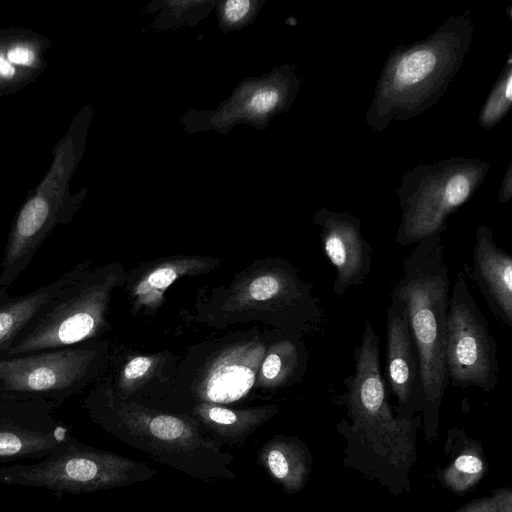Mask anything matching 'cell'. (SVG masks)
Here are the masks:
<instances>
[{
  "label": "cell",
  "mask_w": 512,
  "mask_h": 512,
  "mask_svg": "<svg viewBox=\"0 0 512 512\" xmlns=\"http://www.w3.org/2000/svg\"><path fill=\"white\" fill-rule=\"evenodd\" d=\"M473 33L467 12L449 17L424 39L394 48L376 83L367 125L380 132L436 104L462 66Z\"/></svg>",
  "instance_id": "1"
},
{
  "label": "cell",
  "mask_w": 512,
  "mask_h": 512,
  "mask_svg": "<svg viewBox=\"0 0 512 512\" xmlns=\"http://www.w3.org/2000/svg\"><path fill=\"white\" fill-rule=\"evenodd\" d=\"M403 260V274L391 294L404 301L416 350L421 401L425 410L436 409L449 381L445 362L449 269L442 234L415 244Z\"/></svg>",
  "instance_id": "2"
},
{
  "label": "cell",
  "mask_w": 512,
  "mask_h": 512,
  "mask_svg": "<svg viewBox=\"0 0 512 512\" xmlns=\"http://www.w3.org/2000/svg\"><path fill=\"white\" fill-rule=\"evenodd\" d=\"M85 405L91 418L108 433L162 465L207 482L236 478L231 469L233 455L190 419L128 411L100 393L90 395Z\"/></svg>",
  "instance_id": "3"
},
{
  "label": "cell",
  "mask_w": 512,
  "mask_h": 512,
  "mask_svg": "<svg viewBox=\"0 0 512 512\" xmlns=\"http://www.w3.org/2000/svg\"><path fill=\"white\" fill-rule=\"evenodd\" d=\"M488 171L487 161L457 157L420 164L406 173L396 190L401 209L396 242L410 246L442 234L450 215L474 195Z\"/></svg>",
  "instance_id": "4"
},
{
  "label": "cell",
  "mask_w": 512,
  "mask_h": 512,
  "mask_svg": "<svg viewBox=\"0 0 512 512\" xmlns=\"http://www.w3.org/2000/svg\"><path fill=\"white\" fill-rule=\"evenodd\" d=\"M156 474L145 463L87 445L72 435L37 462L0 466V483L80 494L127 487Z\"/></svg>",
  "instance_id": "5"
},
{
  "label": "cell",
  "mask_w": 512,
  "mask_h": 512,
  "mask_svg": "<svg viewBox=\"0 0 512 512\" xmlns=\"http://www.w3.org/2000/svg\"><path fill=\"white\" fill-rule=\"evenodd\" d=\"M497 343L465 276L458 272L447 302L445 362L449 384L492 391L499 378Z\"/></svg>",
  "instance_id": "6"
},
{
  "label": "cell",
  "mask_w": 512,
  "mask_h": 512,
  "mask_svg": "<svg viewBox=\"0 0 512 512\" xmlns=\"http://www.w3.org/2000/svg\"><path fill=\"white\" fill-rule=\"evenodd\" d=\"M97 347H70L0 358V395L43 399L62 405L81 391L93 374Z\"/></svg>",
  "instance_id": "7"
},
{
  "label": "cell",
  "mask_w": 512,
  "mask_h": 512,
  "mask_svg": "<svg viewBox=\"0 0 512 512\" xmlns=\"http://www.w3.org/2000/svg\"><path fill=\"white\" fill-rule=\"evenodd\" d=\"M86 272L65 286L16 337L4 357L86 342L101 324L102 291Z\"/></svg>",
  "instance_id": "8"
},
{
  "label": "cell",
  "mask_w": 512,
  "mask_h": 512,
  "mask_svg": "<svg viewBox=\"0 0 512 512\" xmlns=\"http://www.w3.org/2000/svg\"><path fill=\"white\" fill-rule=\"evenodd\" d=\"M57 406L43 399L0 395V461L41 459L72 434L54 416Z\"/></svg>",
  "instance_id": "9"
},
{
  "label": "cell",
  "mask_w": 512,
  "mask_h": 512,
  "mask_svg": "<svg viewBox=\"0 0 512 512\" xmlns=\"http://www.w3.org/2000/svg\"><path fill=\"white\" fill-rule=\"evenodd\" d=\"M313 223L319 227L324 254L335 268L333 292L341 297L369 277L372 247L362 235L361 219L348 212L322 208Z\"/></svg>",
  "instance_id": "10"
},
{
  "label": "cell",
  "mask_w": 512,
  "mask_h": 512,
  "mask_svg": "<svg viewBox=\"0 0 512 512\" xmlns=\"http://www.w3.org/2000/svg\"><path fill=\"white\" fill-rule=\"evenodd\" d=\"M464 267L493 315L512 327V256L496 244L490 227H477L471 266Z\"/></svg>",
  "instance_id": "11"
},
{
  "label": "cell",
  "mask_w": 512,
  "mask_h": 512,
  "mask_svg": "<svg viewBox=\"0 0 512 512\" xmlns=\"http://www.w3.org/2000/svg\"><path fill=\"white\" fill-rule=\"evenodd\" d=\"M387 310L386 364L383 375L387 389L400 405L421 400L419 365L413 344L407 309L403 300L390 294Z\"/></svg>",
  "instance_id": "12"
},
{
  "label": "cell",
  "mask_w": 512,
  "mask_h": 512,
  "mask_svg": "<svg viewBox=\"0 0 512 512\" xmlns=\"http://www.w3.org/2000/svg\"><path fill=\"white\" fill-rule=\"evenodd\" d=\"M88 272V263H79L55 280L20 296L8 294L0 302V358L16 337L65 286Z\"/></svg>",
  "instance_id": "13"
},
{
  "label": "cell",
  "mask_w": 512,
  "mask_h": 512,
  "mask_svg": "<svg viewBox=\"0 0 512 512\" xmlns=\"http://www.w3.org/2000/svg\"><path fill=\"white\" fill-rule=\"evenodd\" d=\"M257 462L286 492L297 491L306 475V461L300 446L291 438L275 436L257 451Z\"/></svg>",
  "instance_id": "14"
},
{
  "label": "cell",
  "mask_w": 512,
  "mask_h": 512,
  "mask_svg": "<svg viewBox=\"0 0 512 512\" xmlns=\"http://www.w3.org/2000/svg\"><path fill=\"white\" fill-rule=\"evenodd\" d=\"M268 411H234L220 406H206L199 410V419L209 436L220 446L240 448L247 437L261 425Z\"/></svg>",
  "instance_id": "15"
},
{
  "label": "cell",
  "mask_w": 512,
  "mask_h": 512,
  "mask_svg": "<svg viewBox=\"0 0 512 512\" xmlns=\"http://www.w3.org/2000/svg\"><path fill=\"white\" fill-rule=\"evenodd\" d=\"M254 383L251 369L241 365L219 368L207 384L208 398L217 403L235 401L245 395Z\"/></svg>",
  "instance_id": "16"
},
{
  "label": "cell",
  "mask_w": 512,
  "mask_h": 512,
  "mask_svg": "<svg viewBox=\"0 0 512 512\" xmlns=\"http://www.w3.org/2000/svg\"><path fill=\"white\" fill-rule=\"evenodd\" d=\"M512 105V57L509 55L479 115V124L492 129L509 112Z\"/></svg>",
  "instance_id": "17"
},
{
  "label": "cell",
  "mask_w": 512,
  "mask_h": 512,
  "mask_svg": "<svg viewBox=\"0 0 512 512\" xmlns=\"http://www.w3.org/2000/svg\"><path fill=\"white\" fill-rule=\"evenodd\" d=\"M281 281L273 275L256 278L250 285L249 291L255 300H268L279 294Z\"/></svg>",
  "instance_id": "18"
},
{
  "label": "cell",
  "mask_w": 512,
  "mask_h": 512,
  "mask_svg": "<svg viewBox=\"0 0 512 512\" xmlns=\"http://www.w3.org/2000/svg\"><path fill=\"white\" fill-rule=\"evenodd\" d=\"M281 99V93L277 88H264L252 97L249 106L253 112L267 113L273 110L281 102Z\"/></svg>",
  "instance_id": "19"
},
{
  "label": "cell",
  "mask_w": 512,
  "mask_h": 512,
  "mask_svg": "<svg viewBox=\"0 0 512 512\" xmlns=\"http://www.w3.org/2000/svg\"><path fill=\"white\" fill-rule=\"evenodd\" d=\"M176 277L177 273L174 269L161 268L152 272L141 288L164 290Z\"/></svg>",
  "instance_id": "20"
},
{
  "label": "cell",
  "mask_w": 512,
  "mask_h": 512,
  "mask_svg": "<svg viewBox=\"0 0 512 512\" xmlns=\"http://www.w3.org/2000/svg\"><path fill=\"white\" fill-rule=\"evenodd\" d=\"M250 5L251 3L245 0L228 1L224 7L225 17L230 22H237L247 14Z\"/></svg>",
  "instance_id": "21"
},
{
  "label": "cell",
  "mask_w": 512,
  "mask_h": 512,
  "mask_svg": "<svg viewBox=\"0 0 512 512\" xmlns=\"http://www.w3.org/2000/svg\"><path fill=\"white\" fill-rule=\"evenodd\" d=\"M151 365L148 357L138 356L132 359L124 369V375L127 379H136L145 374Z\"/></svg>",
  "instance_id": "22"
},
{
  "label": "cell",
  "mask_w": 512,
  "mask_h": 512,
  "mask_svg": "<svg viewBox=\"0 0 512 512\" xmlns=\"http://www.w3.org/2000/svg\"><path fill=\"white\" fill-rule=\"evenodd\" d=\"M7 59L13 65H31L34 61V53L24 46H15L7 52Z\"/></svg>",
  "instance_id": "23"
},
{
  "label": "cell",
  "mask_w": 512,
  "mask_h": 512,
  "mask_svg": "<svg viewBox=\"0 0 512 512\" xmlns=\"http://www.w3.org/2000/svg\"><path fill=\"white\" fill-rule=\"evenodd\" d=\"M282 367L283 361L280 355L277 353H272L266 357L262 366V372L266 379L272 380L280 374Z\"/></svg>",
  "instance_id": "24"
},
{
  "label": "cell",
  "mask_w": 512,
  "mask_h": 512,
  "mask_svg": "<svg viewBox=\"0 0 512 512\" xmlns=\"http://www.w3.org/2000/svg\"><path fill=\"white\" fill-rule=\"evenodd\" d=\"M482 466L481 460L473 455H461L455 460V467L466 473H478Z\"/></svg>",
  "instance_id": "25"
},
{
  "label": "cell",
  "mask_w": 512,
  "mask_h": 512,
  "mask_svg": "<svg viewBox=\"0 0 512 512\" xmlns=\"http://www.w3.org/2000/svg\"><path fill=\"white\" fill-rule=\"evenodd\" d=\"M512 197V169L511 163L509 164L505 176L503 178V182L501 184L499 194H498V202L500 204L508 202Z\"/></svg>",
  "instance_id": "26"
},
{
  "label": "cell",
  "mask_w": 512,
  "mask_h": 512,
  "mask_svg": "<svg viewBox=\"0 0 512 512\" xmlns=\"http://www.w3.org/2000/svg\"><path fill=\"white\" fill-rule=\"evenodd\" d=\"M15 75L14 66L7 58L0 54V76L3 78H12Z\"/></svg>",
  "instance_id": "27"
},
{
  "label": "cell",
  "mask_w": 512,
  "mask_h": 512,
  "mask_svg": "<svg viewBox=\"0 0 512 512\" xmlns=\"http://www.w3.org/2000/svg\"><path fill=\"white\" fill-rule=\"evenodd\" d=\"M9 290L0 288V302L8 295Z\"/></svg>",
  "instance_id": "28"
}]
</instances>
